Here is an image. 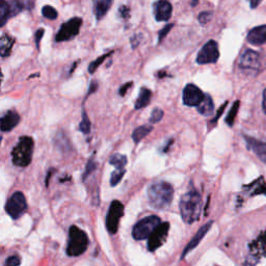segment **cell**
<instances>
[{
    "label": "cell",
    "instance_id": "obj_1",
    "mask_svg": "<svg viewBox=\"0 0 266 266\" xmlns=\"http://www.w3.org/2000/svg\"><path fill=\"white\" fill-rule=\"evenodd\" d=\"M174 199V188L165 181L155 182L148 188V200L152 207L164 210L170 207Z\"/></svg>",
    "mask_w": 266,
    "mask_h": 266
},
{
    "label": "cell",
    "instance_id": "obj_2",
    "mask_svg": "<svg viewBox=\"0 0 266 266\" xmlns=\"http://www.w3.org/2000/svg\"><path fill=\"white\" fill-rule=\"evenodd\" d=\"M181 217L188 225L200 218L202 210V197L196 191H191L181 196L179 203Z\"/></svg>",
    "mask_w": 266,
    "mask_h": 266
},
{
    "label": "cell",
    "instance_id": "obj_3",
    "mask_svg": "<svg viewBox=\"0 0 266 266\" xmlns=\"http://www.w3.org/2000/svg\"><path fill=\"white\" fill-rule=\"evenodd\" d=\"M35 142L30 136H21L12 151L13 163L19 168H26L33 160Z\"/></svg>",
    "mask_w": 266,
    "mask_h": 266
},
{
    "label": "cell",
    "instance_id": "obj_4",
    "mask_svg": "<svg viewBox=\"0 0 266 266\" xmlns=\"http://www.w3.org/2000/svg\"><path fill=\"white\" fill-rule=\"evenodd\" d=\"M89 242L87 233L77 226H72L69 230V240L67 246L68 256L77 257L82 255L88 249Z\"/></svg>",
    "mask_w": 266,
    "mask_h": 266
},
{
    "label": "cell",
    "instance_id": "obj_5",
    "mask_svg": "<svg viewBox=\"0 0 266 266\" xmlns=\"http://www.w3.org/2000/svg\"><path fill=\"white\" fill-rule=\"evenodd\" d=\"M160 224L161 220L157 215H150L142 218L133 227L132 236L135 240H143L150 238L152 233L157 229Z\"/></svg>",
    "mask_w": 266,
    "mask_h": 266
},
{
    "label": "cell",
    "instance_id": "obj_6",
    "mask_svg": "<svg viewBox=\"0 0 266 266\" xmlns=\"http://www.w3.org/2000/svg\"><path fill=\"white\" fill-rule=\"evenodd\" d=\"M27 201L21 192L14 193L5 204V211L13 219H18L27 210Z\"/></svg>",
    "mask_w": 266,
    "mask_h": 266
},
{
    "label": "cell",
    "instance_id": "obj_7",
    "mask_svg": "<svg viewBox=\"0 0 266 266\" xmlns=\"http://www.w3.org/2000/svg\"><path fill=\"white\" fill-rule=\"evenodd\" d=\"M82 24V19L79 17H74L68 20L62 24L60 28L55 35V41L57 43L68 42L73 40L75 36H77Z\"/></svg>",
    "mask_w": 266,
    "mask_h": 266
},
{
    "label": "cell",
    "instance_id": "obj_8",
    "mask_svg": "<svg viewBox=\"0 0 266 266\" xmlns=\"http://www.w3.org/2000/svg\"><path fill=\"white\" fill-rule=\"evenodd\" d=\"M124 215V205L122 202L115 200L112 201L106 215V229L113 235L119 230L121 218Z\"/></svg>",
    "mask_w": 266,
    "mask_h": 266
},
{
    "label": "cell",
    "instance_id": "obj_9",
    "mask_svg": "<svg viewBox=\"0 0 266 266\" xmlns=\"http://www.w3.org/2000/svg\"><path fill=\"white\" fill-rule=\"evenodd\" d=\"M27 4H30V2L1 1L0 3V26H4L11 18L26 10Z\"/></svg>",
    "mask_w": 266,
    "mask_h": 266
},
{
    "label": "cell",
    "instance_id": "obj_10",
    "mask_svg": "<svg viewBox=\"0 0 266 266\" xmlns=\"http://www.w3.org/2000/svg\"><path fill=\"white\" fill-rule=\"evenodd\" d=\"M219 58L218 44L214 40L208 41L201 48L196 55V63L199 65H208L215 64Z\"/></svg>",
    "mask_w": 266,
    "mask_h": 266
},
{
    "label": "cell",
    "instance_id": "obj_11",
    "mask_svg": "<svg viewBox=\"0 0 266 266\" xmlns=\"http://www.w3.org/2000/svg\"><path fill=\"white\" fill-rule=\"evenodd\" d=\"M261 58L262 57L260 55V53H258L254 50L247 49L243 51V53L240 55L238 66L240 69L257 72L261 70V67H262Z\"/></svg>",
    "mask_w": 266,
    "mask_h": 266
},
{
    "label": "cell",
    "instance_id": "obj_12",
    "mask_svg": "<svg viewBox=\"0 0 266 266\" xmlns=\"http://www.w3.org/2000/svg\"><path fill=\"white\" fill-rule=\"evenodd\" d=\"M205 95L206 94H204L200 88H197L194 83H188L183 89L182 99L184 105L189 107H197L203 102Z\"/></svg>",
    "mask_w": 266,
    "mask_h": 266
},
{
    "label": "cell",
    "instance_id": "obj_13",
    "mask_svg": "<svg viewBox=\"0 0 266 266\" xmlns=\"http://www.w3.org/2000/svg\"><path fill=\"white\" fill-rule=\"evenodd\" d=\"M170 231V223H161L157 229L152 233L148 241V249L154 252L157 248H160L168 238Z\"/></svg>",
    "mask_w": 266,
    "mask_h": 266
},
{
    "label": "cell",
    "instance_id": "obj_14",
    "mask_svg": "<svg viewBox=\"0 0 266 266\" xmlns=\"http://www.w3.org/2000/svg\"><path fill=\"white\" fill-rule=\"evenodd\" d=\"M246 141L247 147L248 150L253 151L254 154L260 159L264 163H266V141H260L248 135H243Z\"/></svg>",
    "mask_w": 266,
    "mask_h": 266
},
{
    "label": "cell",
    "instance_id": "obj_15",
    "mask_svg": "<svg viewBox=\"0 0 266 266\" xmlns=\"http://www.w3.org/2000/svg\"><path fill=\"white\" fill-rule=\"evenodd\" d=\"M153 13L156 21L166 22L169 21L173 14V6L169 1L160 0L153 4Z\"/></svg>",
    "mask_w": 266,
    "mask_h": 266
},
{
    "label": "cell",
    "instance_id": "obj_16",
    "mask_svg": "<svg viewBox=\"0 0 266 266\" xmlns=\"http://www.w3.org/2000/svg\"><path fill=\"white\" fill-rule=\"evenodd\" d=\"M212 225H213V222L212 220H210V222H208L207 224H205L201 229L197 231L195 233V236L193 237V239L188 242V245L186 246L185 249L183 250V253H182V256H181V259H183V258L186 257V255L192 252V250H194L197 246L200 245V242L202 241V239L205 237V235H206L208 233V231L211 229Z\"/></svg>",
    "mask_w": 266,
    "mask_h": 266
},
{
    "label": "cell",
    "instance_id": "obj_17",
    "mask_svg": "<svg viewBox=\"0 0 266 266\" xmlns=\"http://www.w3.org/2000/svg\"><path fill=\"white\" fill-rule=\"evenodd\" d=\"M20 123V116L19 113L10 110L2 116L1 121H0V128L2 132H10L15 127H17Z\"/></svg>",
    "mask_w": 266,
    "mask_h": 266
},
{
    "label": "cell",
    "instance_id": "obj_18",
    "mask_svg": "<svg viewBox=\"0 0 266 266\" xmlns=\"http://www.w3.org/2000/svg\"><path fill=\"white\" fill-rule=\"evenodd\" d=\"M247 41L252 45L266 44V24L252 28L247 35Z\"/></svg>",
    "mask_w": 266,
    "mask_h": 266
},
{
    "label": "cell",
    "instance_id": "obj_19",
    "mask_svg": "<svg viewBox=\"0 0 266 266\" xmlns=\"http://www.w3.org/2000/svg\"><path fill=\"white\" fill-rule=\"evenodd\" d=\"M249 249L250 256L257 258L258 260L263 256V254H266V231L262 232L256 240L250 243Z\"/></svg>",
    "mask_w": 266,
    "mask_h": 266
},
{
    "label": "cell",
    "instance_id": "obj_20",
    "mask_svg": "<svg viewBox=\"0 0 266 266\" xmlns=\"http://www.w3.org/2000/svg\"><path fill=\"white\" fill-rule=\"evenodd\" d=\"M197 112L204 117H210L214 112V103L210 95H205L203 102L196 107Z\"/></svg>",
    "mask_w": 266,
    "mask_h": 266
},
{
    "label": "cell",
    "instance_id": "obj_21",
    "mask_svg": "<svg viewBox=\"0 0 266 266\" xmlns=\"http://www.w3.org/2000/svg\"><path fill=\"white\" fill-rule=\"evenodd\" d=\"M112 5L111 0H96L94 1V13L97 20H101Z\"/></svg>",
    "mask_w": 266,
    "mask_h": 266
},
{
    "label": "cell",
    "instance_id": "obj_22",
    "mask_svg": "<svg viewBox=\"0 0 266 266\" xmlns=\"http://www.w3.org/2000/svg\"><path fill=\"white\" fill-rule=\"evenodd\" d=\"M151 98H152V92L147 89V88H142L140 90V95L136 99L134 107L136 110H140L147 107V106L150 104L151 102Z\"/></svg>",
    "mask_w": 266,
    "mask_h": 266
},
{
    "label": "cell",
    "instance_id": "obj_23",
    "mask_svg": "<svg viewBox=\"0 0 266 266\" xmlns=\"http://www.w3.org/2000/svg\"><path fill=\"white\" fill-rule=\"evenodd\" d=\"M14 43L15 40L11 35L7 34H3L1 35V39H0V54H1V57L4 58L11 54Z\"/></svg>",
    "mask_w": 266,
    "mask_h": 266
},
{
    "label": "cell",
    "instance_id": "obj_24",
    "mask_svg": "<svg viewBox=\"0 0 266 266\" xmlns=\"http://www.w3.org/2000/svg\"><path fill=\"white\" fill-rule=\"evenodd\" d=\"M152 131H153V126L150 125H142L141 127H138L132 133V140L135 143H139L142 140L146 138Z\"/></svg>",
    "mask_w": 266,
    "mask_h": 266
},
{
    "label": "cell",
    "instance_id": "obj_25",
    "mask_svg": "<svg viewBox=\"0 0 266 266\" xmlns=\"http://www.w3.org/2000/svg\"><path fill=\"white\" fill-rule=\"evenodd\" d=\"M54 145L59 151L65 152V153L72 149L71 142L66 136V134H64V132H57L54 139Z\"/></svg>",
    "mask_w": 266,
    "mask_h": 266
},
{
    "label": "cell",
    "instance_id": "obj_26",
    "mask_svg": "<svg viewBox=\"0 0 266 266\" xmlns=\"http://www.w3.org/2000/svg\"><path fill=\"white\" fill-rule=\"evenodd\" d=\"M109 163L115 166L116 170H126L127 157L120 153L113 154L109 159Z\"/></svg>",
    "mask_w": 266,
    "mask_h": 266
},
{
    "label": "cell",
    "instance_id": "obj_27",
    "mask_svg": "<svg viewBox=\"0 0 266 266\" xmlns=\"http://www.w3.org/2000/svg\"><path fill=\"white\" fill-rule=\"evenodd\" d=\"M239 105H240V102L237 100L235 101L233 106L231 107L230 111L228 112V115L226 117V123L228 126L232 127L234 125V122H235V119H236L237 117V112H238V109H239Z\"/></svg>",
    "mask_w": 266,
    "mask_h": 266
},
{
    "label": "cell",
    "instance_id": "obj_28",
    "mask_svg": "<svg viewBox=\"0 0 266 266\" xmlns=\"http://www.w3.org/2000/svg\"><path fill=\"white\" fill-rule=\"evenodd\" d=\"M253 186H255L250 193V195H266V183L264 182L263 178H260L258 181L253 182Z\"/></svg>",
    "mask_w": 266,
    "mask_h": 266
},
{
    "label": "cell",
    "instance_id": "obj_29",
    "mask_svg": "<svg viewBox=\"0 0 266 266\" xmlns=\"http://www.w3.org/2000/svg\"><path fill=\"white\" fill-rule=\"evenodd\" d=\"M112 53H113V51H110V52H108V53H105V54H103V55H101V56H99L96 60H94V62L90 63L89 66V73H90V74L95 73L96 70L98 69V68L103 64L104 60H105L106 58H107L108 56H110V55L112 54Z\"/></svg>",
    "mask_w": 266,
    "mask_h": 266
},
{
    "label": "cell",
    "instance_id": "obj_30",
    "mask_svg": "<svg viewBox=\"0 0 266 266\" xmlns=\"http://www.w3.org/2000/svg\"><path fill=\"white\" fill-rule=\"evenodd\" d=\"M90 121L87 115V112L85 109H82V119L79 124V130L85 133V134H89L90 132Z\"/></svg>",
    "mask_w": 266,
    "mask_h": 266
},
{
    "label": "cell",
    "instance_id": "obj_31",
    "mask_svg": "<svg viewBox=\"0 0 266 266\" xmlns=\"http://www.w3.org/2000/svg\"><path fill=\"white\" fill-rule=\"evenodd\" d=\"M42 15L44 18L49 19V20H55L58 16L57 11L53 6L50 5H45L42 9Z\"/></svg>",
    "mask_w": 266,
    "mask_h": 266
},
{
    "label": "cell",
    "instance_id": "obj_32",
    "mask_svg": "<svg viewBox=\"0 0 266 266\" xmlns=\"http://www.w3.org/2000/svg\"><path fill=\"white\" fill-rule=\"evenodd\" d=\"M125 173H126V170H115L113 171L111 173V176H110V185L112 187L117 186L122 181V179H123Z\"/></svg>",
    "mask_w": 266,
    "mask_h": 266
},
{
    "label": "cell",
    "instance_id": "obj_33",
    "mask_svg": "<svg viewBox=\"0 0 266 266\" xmlns=\"http://www.w3.org/2000/svg\"><path fill=\"white\" fill-rule=\"evenodd\" d=\"M96 169H97V162L95 161L94 158H90L86 166V171L82 175V180H87L88 177H89L90 175L96 171Z\"/></svg>",
    "mask_w": 266,
    "mask_h": 266
},
{
    "label": "cell",
    "instance_id": "obj_34",
    "mask_svg": "<svg viewBox=\"0 0 266 266\" xmlns=\"http://www.w3.org/2000/svg\"><path fill=\"white\" fill-rule=\"evenodd\" d=\"M163 118V110L161 108H154L153 110H152V113H151V117H150V124L153 125V124H156L158 123V122H160Z\"/></svg>",
    "mask_w": 266,
    "mask_h": 266
},
{
    "label": "cell",
    "instance_id": "obj_35",
    "mask_svg": "<svg viewBox=\"0 0 266 266\" xmlns=\"http://www.w3.org/2000/svg\"><path fill=\"white\" fill-rule=\"evenodd\" d=\"M197 19H199V22L202 24V25H205L207 24L208 22L212 19V13L211 12H208V11H205V12H202L200 13L199 17H197Z\"/></svg>",
    "mask_w": 266,
    "mask_h": 266
},
{
    "label": "cell",
    "instance_id": "obj_36",
    "mask_svg": "<svg viewBox=\"0 0 266 266\" xmlns=\"http://www.w3.org/2000/svg\"><path fill=\"white\" fill-rule=\"evenodd\" d=\"M20 263H21L20 257L17 255H14L7 258V259L5 260L4 266H19Z\"/></svg>",
    "mask_w": 266,
    "mask_h": 266
},
{
    "label": "cell",
    "instance_id": "obj_37",
    "mask_svg": "<svg viewBox=\"0 0 266 266\" xmlns=\"http://www.w3.org/2000/svg\"><path fill=\"white\" fill-rule=\"evenodd\" d=\"M173 26H174V24H168V25H165L160 30V32H159V34H158V41H159V43L162 42V40L164 39V37L166 35H168V34L170 33V30L173 28Z\"/></svg>",
    "mask_w": 266,
    "mask_h": 266
},
{
    "label": "cell",
    "instance_id": "obj_38",
    "mask_svg": "<svg viewBox=\"0 0 266 266\" xmlns=\"http://www.w3.org/2000/svg\"><path fill=\"white\" fill-rule=\"evenodd\" d=\"M44 34H45V30L43 28H40V29L36 30V33L35 35V45H36L37 49L40 48V42L42 40V37L44 36Z\"/></svg>",
    "mask_w": 266,
    "mask_h": 266
},
{
    "label": "cell",
    "instance_id": "obj_39",
    "mask_svg": "<svg viewBox=\"0 0 266 266\" xmlns=\"http://www.w3.org/2000/svg\"><path fill=\"white\" fill-rule=\"evenodd\" d=\"M119 14L120 16L123 19H128L129 16H130V10H129V7L126 5H122L119 10Z\"/></svg>",
    "mask_w": 266,
    "mask_h": 266
},
{
    "label": "cell",
    "instance_id": "obj_40",
    "mask_svg": "<svg viewBox=\"0 0 266 266\" xmlns=\"http://www.w3.org/2000/svg\"><path fill=\"white\" fill-rule=\"evenodd\" d=\"M258 261H259V260H258L257 258L249 255L246 259V262H245V264H243V266H256Z\"/></svg>",
    "mask_w": 266,
    "mask_h": 266
},
{
    "label": "cell",
    "instance_id": "obj_41",
    "mask_svg": "<svg viewBox=\"0 0 266 266\" xmlns=\"http://www.w3.org/2000/svg\"><path fill=\"white\" fill-rule=\"evenodd\" d=\"M227 104H228V102H225L222 106H220V107H219V109H218V111H217V113H216V117L213 119V120H212L211 121V123L212 124H215L216 123V122L218 121V119L220 118V116H222L223 115V112H224V110H225V108H226V106H227Z\"/></svg>",
    "mask_w": 266,
    "mask_h": 266
},
{
    "label": "cell",
    "instance_id": "obj_42",
    "mask_svg": "<svg viewBox=\"0 0 266 266\" xmlns=\"http://www.w3.org/2000/svg\"><path fill=\"white\" fill-rule=\"evenodd\" d=\"M132 83H133V82H131V81H130V82H127V83H125L124 86H122V87L120 88L119 94H120L121 96H124V95L127 93V90L132 87Z\"/></svg>",
    "mask_w": 266,
    "mask_h": 266
},
{
    "label": "cell",
    "instance_id": "obj_43",
    "mask_svg": "<svg viewBox=\"0 0 266 266\" xmlns=\"http://www.w3.org/2000/svg\"><path fill=\"white\" fill-rule=\"evenodd\" d=\"M141 37H142V35H135L131 37V46H132V48H136L139 46V44H140L139 39H141Z\"/></svg>",
    "mask_w": 266,
    "mask_h": 266
},
{
    "label": "cell",
    "instance_id": "obj_44",
    "mask_svg": "<svg viewBox=\"0 0 266 266\" xmlns=\"http://www.w3.org/2000/svg\"><path fill=\"white\" fill-rule=\"evenodd\" d=\"M97 89H98V83H97V81H92V82H90V85H89V93H88V96H89L90 94H93V93H95L96 92V90H97Z\"/></svg>",
    "mask_w": 266,
    "mask_h": 266
},
{
    "label": "cell",
    "instance_id": "obj_45",
    "mask_svg": "<svg viewBox=\"0 0 266 266\" xmlns=\"http://www.w3.org/2000/svg\"><path fill=\"white\" fill-rule=\"evenodd\" d=\"M262 109L264 111V113L266 115V89H264L263 92V101H262Z\"/></svg>",
    "mask_w": 266,
    "mask_h": 266
},
{
    "label": "cell",
    "instance_id": "obj_46",
    "mask_svg": "<svg viewBox=\"0 0 266 266\" xmlns=\"http://www.w3.org/2000/svg\"><path fill=\"white\" fill-rule=\"evenodd\" d=\"M261 3V1H250V9H256V7Z\"/></svg>",
    "mask_w": 266,
    "mask_h": 266
},
{
    "label": "cell",
    "instance_id": "obj_47",
    "mask_svg": "<svg viewBox=\"0 0 266 266\" xmlns=\"http://www.w3.org/2000/svg\"><path fill=\"white\" fill-rule=\"evenodd\" d=\"M172 143H173V141H170V142H169V145H172ZM168 149H169V146H165L163 150H164V152H165V151H168Z\"/></svg>",
    "mask_w": 266,
    "mask_h": 266
},
{
    "label": "cell",
    "instance_id": "obj_48",
    "mask_svg": "<svg viewBox=\"0 0 266 266\" xmlns=\"http://www.w3.org/2000/svg\"><path fill=\"white\" fill-rule=\"evenodd\" d=\"M196 4H197V1H195V2H193V3H192V5H193V6H195V5H196Z\"/></svg>",
    "mask_w": 266,
    "mask_h": 266
}]
</instances>
